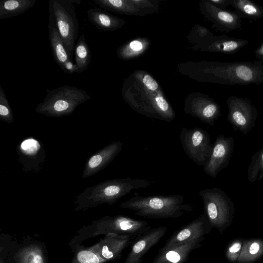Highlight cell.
<instances>
[{
  "label": "cell",
  "mask_w": 263,
  "mask_h": 263,
  "mask_svg": "<svg viewBox=\"0 0 263 263\" xmlns=\"http://www.w3.org/2000/svg\"><path fill=\"white\" fill-rule=\"evenodd\" d=\"M181 195L142 196L138 193L119 207L135 211V215L151 219L177 218L194 211L191 204L184 203Z\"/></svg>",
  "instance_id": "1"
},
{
  "label": "cell",
  "mask_w": 263,
  "mask_h": 263,
  "mask_svg": "<svg viewBox=\"0 0 263 263\" xmlns=\"http://www.w3.org/2000/svg\"><path fill=\"white\" fill-rule=\"evenodd\" d=\"M153 182L146 179L130 178L104 181L80 193L74 201L76 211H84L101 204L111 205L132 190L148 187Z\"/></svg>",
  "instance_id": "2"
},
{
  "label": "cell",
  "mask_w": 263,
  "mask_h": 263,
  "mask_svg": "<svg viewBox=\"0 0 263 263\" xmlns=\"http://www.w3.org/2000/svg\"><path fill=\"white\" fill-rule=\"evenodd\" d=\"M208 66V79L213 82L242 85L263 83V63L259 61L213 62Z\"/></svg>",
  "instance_id": "3"
},
{
  "label": "cell",
  "mask_w": 263,
  "mask_h": 263,
  "mask_svg": "<svg viewBox=\"0 0 263 263\" xmlns=\"http://www.w3.org/2000/svg\"><path fill=\"white\" fill-rule=\"evenodd\" d=\"M151 229L149 223L144 220L122 215L105 216L80 229L69 245L72 249L81 245L86 239L108 233L129 235L136 237Z\"/></svg>",
  "instance_id": "4"
},
{
  "label": "cell",
  "mask_w": 263,
  "mask_h": 263,
  "mask_svg": "<svg viewBox=\"0 0 263 263\" xmlns=\"http://www.w3.org/2000/svg\"><path fill=\"white\" fill-rule=\"evenodd\" d=\"M91 99L86 91L76 86L65 85L48 90L35 108L37 113L50 117L71 114L77 107Z\"/></svg>",
  "instance_id": "5"
},
{
  "label": "cell",
  "mask_w": 263,
  "mask_h": 263,
  "mask_svg": "<svg viewBox=\"0 0 263 263\" xmlns=\"http://www.w3.org/2000/svg\"><path fill=\"white\" fill-rule=\"evenodd\" d=\"M198 194L210 223L222 235L232 223L235 211L233 202L225 192L216 187L201 190Z\"/></svg>",
  "instance_id": "6"
},
{
  "label": "cell",
  "mask_w": 263,
  "mask_h": 263,
  "mask_svg": "<svg viewBox=\"0 0 263 263\" xmlns=\"http://www.w3.org/2000/svg\"><path fill=\"white\" fill-rule=\"evenodd\" d=\"M48 3L49 11L53 15L58 32L72 60L79 32L74 3L79 4L81 1L49 0Z\"/></svg>",
  "instance_id": "7"
},
{
  "label": "cell",
  "mask_w": 263,
  "mask_h": 263,
  "mask_svg": "<svg viewBox=\"0 0 263 263\" xmlns=\"http://www.w3.org/2000/svg\"><path fill=\"white\" fill-rule=\"evenodd\" d=\"M179 137L187 156L197 165L204 166L213 147L209 134L200 127L191 129L182 127Z\"/></svg>",
  "instance_id": "8"
},
{
  "label": "cell",
  "mask_w": 263,
  "mask_h": 263,
  "mask_svg": "<svg viewBox=\"0 0 263 263\" xmlns=\"http://www.w3.org/2000/svg\"><path fill=\"white\" fill-rule=\"evenodd\" d=\"M227 104L229 122L235 130L248 134L254 126L258 115L256 107L249 99L234 96L228 98Z\"/></svg>",
  "instance_id": "9"
},
{
  "label": "cell",
  "mask_w": 263,
  "mask_h": 263,
  "mask_svg": "<svg viewBox=\"0 0 263 263\" xmlns=\"http://www.w3.org/2000/svg\"><path fill=\"white\" fill-rule=\"evenodd\" d=\"M213 228L205 214H201L198 218L174 232L166 240L164 246L160 249H169L194 239L204 237Z\"/></svg>",
  "instance_id": "10"
},
{
  "label": "cell",
  "mask_w": 263,
  "mask_h": 263,
  "mask_svg": "<svg viewBox=\"0 0 263 263\" xmlns=\"http://www.w3.org/2000/svg\"><path fill=\"white\" fill-rule=\"evenodd\" d=\"M234 146V139L233 137H225L223 135H219L213 144L210 157L203 166L204 172L215 178L219 172L228 166Z\"/></svg>",
  "instance_id": "11"
},
{
  "label": "cell",
  "mask_w": 263,
  "mask_h": 263,
  "mask_svg": "<svg viewBox=\"0 0 263 263\" xmlns=\"http://www.w3.org/2000/svg\"><path fill=\"white\" fill-rule=\"evenodd\" d=\"M167 231L166 227L161 226L138 236L124 263H142L143 256L159 242Z\"/></svg>",
  "instance_id": "12"
},
{
  "label": "cell",
  "mask_w": 263,
  "mask_h": 263,
  "mask_svg": "<svg viewBox=\"0 0 263 263\" xmlns=\"http://www.w3.org/2000/svg\"><path fill=\"white\" fill-rule=\"evenodd\" d=\"M71 250L74 254L70 263H107L115 261L105 237L92 246L86 247L80 245Z\"/></svg>",
  "instance_id": "13"
},
{
  "label": "cell",
  "mask_w": 263,
  "mask_h": 263,
  "mask_svg": "<svg viewBox=\"0 0 263 263\" xmlns=\"http://www.w3.org/2000/svg\"><path fill=\"white\" fill-rule=\"evenodd\" d=\"M123 146L122 141H115L94 154L86 162L82 178H88L103 170L121 152Z\"/></svg>",
  "instance_id": "14"
},
{
  "label": "cell",
  "mask_w": 263,
  "mask_h": 263,
  "mask_svg": "<svg viewBox=\"0 0 263 263\" xmlns=\"http://www.w3.org/2000/svg\"><path fill=\"white\" fill-rule=\"evenodd\" d=\"M204 11L221 31L229 32L241 28V17L236 12L219 8L210 2H205Z\"/></svg>",
  "instance_id": "15"
},
{
  "label": "cell",
  "mask_w": 263,
  "mask_h": 263,
  "mask_svg": "<svg viewBox=\"0 0 263 263\" xmlns=\"http://www.w3.org/2000/svg\"><path fill=\"white\" fill-rule=\"evenodd\" d=\"M204 239V237L195 239L165 250L159 249L152 263H185L191 252L201 246Z\"/></svg>",
  "instance_id": "16"
},
{
  "label": "cell",
  "mask_w": 263,
  "mask_h": 263,
  "mask_svg": "<svg viewBox=\"0 0 263 263\" xmlns=\"http://www.w3.org/2000/svg\"><path fill=\"white\" fill-rule=\"evenodd\" d=\"M185 112L211 126L214 125L215 121L221 115L220 106L208 97L186 106Z\"/></svg>",
  "instance_id": "17"
},
{
  "label": "cell",
  "mask_w": 263,
  "mask_h": 263,
  "mask_svg": "<svg viewBox=\"0 0 263 263\" xmlns=\"http://www.w3.org/2000/svg\"><path fill=\"white\" fill-rule=\"evenodd\" d=\"M15 263H49L46 247L40 242H26L13 256Z\"/></svg>",
  "instance_id": "18"
},
{
  "label": "cell",
  "mask_w": 263,
  "mask_h": 263,
  "mask_svg": "<svg viewBox=\"0 0 263 263\" xmlns=\"http://www.w3.org/2000/svg\"><path fill=\"white\" fill-rule=\"evenodd\" d=\"M49 38L53 59L62 69L66 62L71 60L55 25L51 11H49Z\"/></svg>",
  "instance_id": "19"
},
{
  "label": "cell",
  "mask_w": 263,
  "mask_h": 263,
  "mask_svg": "<svg viewBox=\"0 0 263 263\" xmlns=\"http://www.w3.org/2000/svg\"><path fill=\"white\" fill-rule=\"evenodd\" d=\"M247 40L230 37L225 35L213 37L207 47L210 51L233 54L247 45Z\"/></svg>",
  "instance_id": "20"
},
{
  "label": "cell",
  "mask_w": 263,
  "mask_h": 263,
  "mask_svg": "<svg viewBox=\"0 0 263 263\" xmlns=\"http://www.w3.org/2000/svg\"><path fill=\"white\" fill-rule=\"evenodd\" d=\"M90 22L98 29L112 31L120 27L121 21L101 8H90L87 11Z\"/></svg>",
  "instance_id": "21"
},
{
  "label": "cell",
  "mask_w": 263,
  "mask_h": 263,
  "mask_svg": "<svg viewBox=\"0 0 263 263\" xmlns=\"http://www.w3.org/2000/svg\"><path fill=\"white\" fill-rule=\"evenodd\" d=\"M263 257V239H244L241 252L236 263H255Z\"/></svg>",
  "instance_id": "22"
},
{
  "label": "cell",
  "mask_w": 263,
  "mask_h": 263,
  "mask_svg": "<svg viewBox=\"0 0 263 263\" xmlns=\"http://www.w3.org/2000/svg\"><path fill=\"white\" fill-rule=\"evenodd\" d=\"M36 0H8L0 2V19L14 17L32 8Z\"/></svg>",
  "instance_id": "23"
},
{
  "label": "cell",
  "mask_w": 263,
  "mask_h": 263,
  "mask_svg": "<svg viewBox=\"0 0 263 263\" xmlns=\"http://www.w3.org/2000/svg\"><path fill=\"white\" fill-rule=\"evenodd\" d=\"M74 54L75 72L80 73L88 68L91 61V52L83 34L78 37Z\"/></svg>",
  "instance_id": "24"
},
{
  "label": "cell",
  "mask_w": 263,
  "mask_h": 263,
  "mask_svg": "<svg viewBox=\"0 0 263 263\" xmlns=\"http://www.w3.org/2000/svg\"><path fill=\"white\" fill-rule=\"evenodd\" d=\"M230 5L240 16L256 21L263 18V7L249 0H231Z\"/></svg>",
  "instance_id": "25"
},
{
  "label": "cell",
  "mask_w": 263,
  "mask_h": 263,
  "mask_svg": "<svg viewBox=\"0 0 263 263\" xmlns=\"http://www.w3.org/2000/svg\"><path fill=\"white\" fill-rule=\"evenodd\" d=\"M248 179L252 183L263 179V147L252 157L248 168Z\"/></svg>",
  "instance_id": "26"
},
{
  "label": "cell",
  "mask_w": 263,
  "mask_h": 263,
  "mask_svg": "<svg viewBox=\"0 0 263 263\" xmlns=\"http://www.w3.org/2000/svg\"><path fill=\"white\" fill-rule=\"evenodd\" d=\"M245 238L239 237L232 239L226 247L224 256L230 263H236L241 252Z\"/></svg>",
  "instance_id": "27"
},
{
  "label": "cell",
  "mask_w": 263,
  "mask_h": 263,
  "mask_svg": "<svg viewBox=\"0 0 263 263\" xmlns=\"http://www.w3.org/2000/svg\"><path fill=\"white\" fill-rule=\"evenodd\" d=\"M93 2L102 8L118 13H126L133 9L127 4V1L122 0H94Z\"/></svg>",
  "instance_id": "28"
},
{
  "label": "cell",
  "mask_w": 263,
  "mask_h": 263,
  "mask_svg": "<svg viewBox=\"0 0 263 263\" xmlns=\"http://www.w3.org/2000/svg\"><path fill=\"white\" fill-rule=\"evenodd\" d=\"M145 48V44L140 40H134L129 44L118 50V55L121 58L134 57L141 53Z\"/></svg>",
  "instance_id": "29"
},
{
  "label": "cell",
  "mask_w": 263,
  "mask_h": 263,
  "mask_svg": "<svg viewBox=\"0 0 263 263\" xmlns=\"http://www.w3.org/2000/svg\"><path fill=\"white\" fill-rule=\"evenodd\" d=\"M0 119L8 123L13 121V112L4 90L0 86Z\"/></svg>",
  "instance_id": "30"
},
{
  "label": "cell",
  "mask_w": 263,
  "mask_h": 263,
  "mask_svg": "<svg viewBox=\"0 0 263 263\" xmlns=\"http://www.w3.org/2000/svg\"><path fill=\"white\" fill-rule=\"evenodd\" d=\"M61 69L67 74H72L76 71L74 63L73 62L72 60H69L65 63Z\"/></svg>",
  "instance_id": "31"
},
{
  "label": "cell",
  "mask_w": 263,
  "mask_h": 263,
  "mask_svg": "<svg viewBox=\"0 0 263 263\" xmlns=\"http://www.w3.org/2000/svg\"><path fill=\"white\" fill-rule=\"evenodd\" d=\"M209 2L222 9H226L231 3V0H211Z\"/></svg>",
  "instance_id": "32"
},
{
  "label": "cell",
  "mask_w": 263,
  "mask_h": 263,
  "mask_svg": "<svg viewBox=\"0 0 263 263\" xmlns=\"http://www.w3.org/2000/svg\"><path fill=\"white\" fill-rule=\"evenodd\" d=\"M255 57L258 61L263 63V42L255 50Z\"/></svg>",
  "instance_id": "33"
},
{
  "label": "cell",
  "mask_w": 263,
  "mask_h": 263,
  "mask_svg": "<svg viewBox=\"0 0 263 263\" xmlns=\"http://www.w3.org/2000/svg\"><path fill=\"white\" fill-rule=\"evenodd\" d=\"M0 263H3L2 259H1Z\"/></svg>",
  "instance_id": "34"
}]
</instances>
